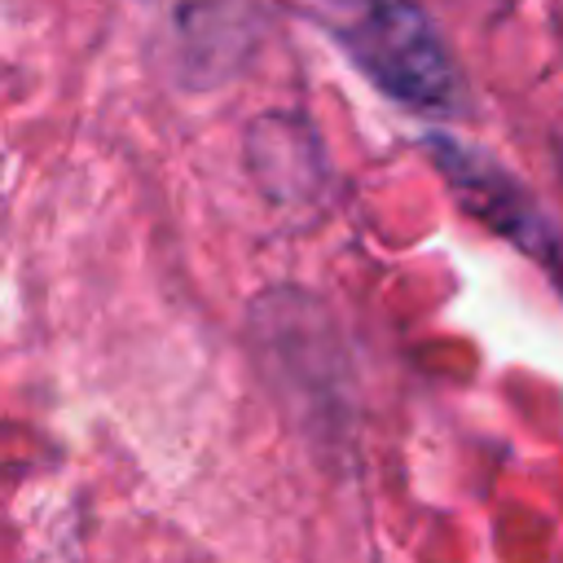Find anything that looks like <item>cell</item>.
Here are the masks:
<instances>
[{"instance_id": "obj_2", "label": "cell", "mask_w": 563, "mask_h": 563, "mask_svg": "<svg viewBox=\"0 0 563 563\" xmlns=\"http://www.w3.org/2000/svg\"><path fill=\"white\" fill-rule=\"evenodd\" d=\"M167 4V31L176 44V62L185 75H198L202 84L229 75L246 48V35L255 31L251 4L255 0H163Z\"/></svg>"}, {"instance_id": "obj_1", "label": "cell", "mask_w": 563, "mask_h": 563, "mask_svg": "<svg viewBox=\"0 0 563 563\" xmlns=\"http://www.w3.org/2000/svg\"><path fill=\"white\" fill-rule=\"evenodd\" d=\"M347 57L413 110H453L457 66L418 0H325Z\"/></svg>"}]
</instances>
